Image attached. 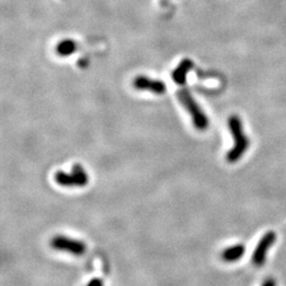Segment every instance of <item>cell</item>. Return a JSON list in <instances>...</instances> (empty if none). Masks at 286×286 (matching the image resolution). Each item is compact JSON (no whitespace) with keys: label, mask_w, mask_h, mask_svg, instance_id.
Masks as SVG:
<instances>
[{"label":"cell","mask_w":286,"mask_h":286,"mask_svg":"<svg viewBox=\"0 0 286 286\" xmlns=\"http://www.w3.org/2000/svg\"><path fill=\"white\" fill-rule=\"evenodd\" d=\"M277 240V235L275 231L269 230L259 240L255 250L252 252L251 262L257 267H262L265 265L266 260H267L268 252L271 249V247L275 245Z\"/></svg>","instance_id":"5"},{"label":"cell","mask_w":286,"mask_h":286,"mask_svg":"<svg viewBox=\"0 0 286 286\" xmlns=\"http://www.w3.org/2000/svg\"><path fill=\"white\" fill-rule=\"evenodd\" d=\"M193 68V62L190 58H185L180 62L177 68L173 71L172 77L174 82L178 85H185L187 82V74L190 72V70Z\"/></svg>","instance_id":"8"},{"label":"cell","mask_w":286,"mask_h":286,"mask_svg":"<svg viewBox=\"0 0 286 286\" xmlns=\"http://www.w3.org/2000/svg\"><path fill=\"white\" fill-rule=\"evenodd\" d=\"M133 86L138 90H146L156 95H164L167 92V85L165 82L160 80H153L144 75L135 77Z\"/></svg>","instance_id":"6"},{"label":"cell","mask_w":286,"mask_h":286,"mask_svg":"<svg viewBox=\"0 0 286 286\" xmlns=\"http://www.w3.org/2000/svg\"><path fill=\"white\" fill-rule=\"evenodd\" d=\"M246 252V247L244 244H235L229 247H227L220 255V258L226 263H235L239 261L242 259Z\"/></svg>","instance_id":"7"},{"label":"cell","mask_w":286,"mask_h":286,"mask_svg":"<svg viewBox=\"0 0 286 286\" xmlns=\"http://www.w3.org/2000/svg\"><path fill=\"white\" fill-rule=\"evenodd\" d=\"M261 286H277V280L275 278H272V277L266 278L265 280L263 281Z\"/></svg>","instance_id":"11"},{"label":"cell","mask_w":286,"mask_h":286,"mask_svg":"<svg viewBox=\"0 0 286 286\" xmlns=\"http://www.w3.org/2000/svg\"><path fill=\"white\" fill-rule=\"evenodd\" d=\"M228 126L233 137L235 144L230 151L226 155V160L229 164H235L243 157L244 154L248 151L250 145V140L244 133V127L242 120L238 116L233 115L228 119Z\"/></svg>","instance_id":"1"},{"label":"cell","mask_w":286,"mask_h":286,"mask_svg":"<svg viewBox=\"0 0 286 286\" xmlns=\"http://www.w3.org/2000/svg\"><path fill=\"white\" fill-rule=\"evenodd\" d=\"M54 180L57 185L62 187H85L88 185V174L84 170V167L76 164L73 166L71 173H65L58 171L54 175Z\"/></svg>","instance_id":"4"},{"label":"cell","mask_w":286,"mask_h":286,"mask_svg":"<svg viewBox=\"0 0 286 286\" xmlns=\"http://www.w3.org/2000/svg\"><path fill=\"white\" fill-rule=\"evenodd\" d=\"M50 246L56 251L66 252L75 257L83 256L87 250V245L83 240L63 235H57L52 238Z\"/></svg>","instance_id":"3"},{"label":"cell","mask_w":286,"mask_h":286,"mask_svg":"<svg viewBox=\"0 0 286 286\" xmlns=\"http://www.w3.org/2000/svg\"><path fill=\"white\" fill-rule=\"evenodd\" d=\"M77 49V44L73 40H64L56 45V53L61 56H69Z\"/></svg>","instance_id":"9"},{"label":"cell","mask_w":286,"mask_h":286,"mask_svg":"<svg viewBox=\"0 0 286 286\" xmlns=\"http://www.w3.org/2000/svg\"><path fill=\"white\" fill-rule=\"evenodd\" d=\"M159 1H160L161 5H166L168 1H170V0H159Z\"/></svg>","instance_id":"12"},{"label":"cell","mask_w":286,"mask_h":286,"mask_svg":"<svg viewBox=\"0 0 286 286\" xmlns=\"http://www.w3.org/2000/svg\"><path fill=\"white\" fill-rule=\"evenodd\" d=\"M177 97L181 103V105L185 107V109L191 116L193 125L198 131H206L209 127V119H208L207 115L200 108L197 102L193 99L189 90L186 88H181L177 93Z\"/></svg>","instance_id":"2"},{"label":"cell","mask_w":286,"mask_h":286,"mask_svg":"<svg viewBox=\"0 0 286 286\" xmlns=\"http://www.w3.org/2000/svg\"><path fill=\"white\" fill-rule=\"evenodd\" d=\"M86 286H105V283L101 278H93L88 281Z\"/></svg>","instance_id":"10"}]
</instances>
